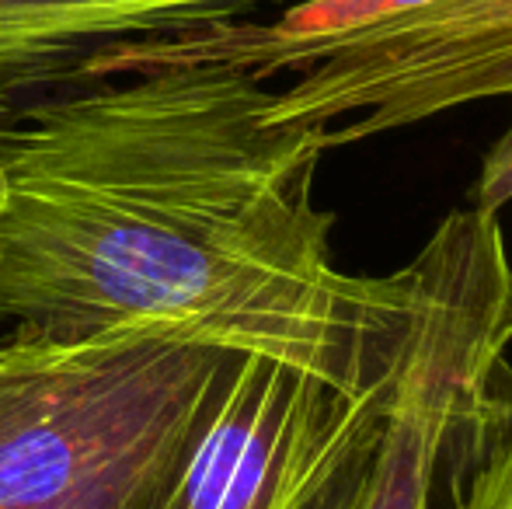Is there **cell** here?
<instances>
[{
	"instance_id": "1",
	"label": "cell",
	"mask_w": 512,
	"mask_h": 509,
	"mask_svg": "<svg viewBox=\"0 0 512 509\" xmlns=\"http://www.w3.org/2000/svg\"><path fill=\"white\" fill-rule=\"evenodd\" d=\"M223 60H157L35 109L0 147V321L119 328L265 356L335 391L387 384L405 286L349 276L314 203L328 126Z\"/></svg>"
},
{
	"instance_id": "2",
	"label": "cell",
	"mask_w": 512,
	"mask_h": 509,
	"mask_svg": "<svg viewBox=\"0 0 512 509\" xmlns=\"http://www.w3.org/2000/svg\"><path fill=\"white\" fill-rule=\"evenodd\" d=\"M237 353L119 328L0 342V509H161Z\"/></svg>"
},
{
	"instance_id": "3",
	"label": "cell",
	"mask_w": 512,
	"mask_h": 509,
	"mask_svg": "<svg viewBox=\"0 0 512 509\" xmlns=\"http://www.w3.org/2000/svg\"><path fill=\"white\" fill-rule=\"evenodd\" d=\"M405 332L352 509H436L446 454L495 415L512 346V258L499 213L460 206L405 269Z\"/></svg>"
},
{
	"instance_id": "4",
	"label": "cell",
	"mask_w": 512,
	"mask_h": 509,
	"mask_svg": "<svg viewBox=\"0 0 512 509\" xmlns=\"http://www.w3.org/2000/svg\"><path fill=\"white\" fill-rule=\"evenodd\" d=\"M182 60H223L258 81L304 70L276 95V119L328 126V147L512 98V0H432L321 42H265L248 21L189 35Z\"/></svg>"
},
{
	"instance_id": "5",
	"label": "cell",
	"mask_w": 512,
	"mask_h": 509,
	"mask_svg": "<svg viewBox=\"0 0 512 509\" xmlns=\"http://www.w3.org/2000/svg\"><path fill=\"white\" fill-rule=\"evenodd\" d=\"M384 394L241 356L161 509H307L373 440Z\"/></svg>"
},
{
	"instance_id": "6",
	"label": "cell",
	"mask_w": 512,
	"mask_h": 509,
	"mask_svg": "<svg viewBox=\"0 0 512 509\" xmlns=\"http://www.w3.org/2000/svg\"><path fill=\"white\" fill-rule=\"evenodd\" d=\"M290 0H0V147L129 49L206 35Z\"/></svg>"
},
{
	"instance_id": "7",
	"label": "cell",
	"mask_w": 512,
	"mask_h": 509,
	"mask_svg": "<svg viewBox=\"0 0 512 509\" xmlns=\"http://www.w3.org/2000/svg\"><path fill=\"white\" fill-rule=\"evenodd\" d=\"M432 0H297L272 25H251L265 42H321L377 21L398 18L405 11L425 7Z\"/></svg>"
},
{
	"instance_id": "8",
	"label": "cell",
	"mask_w": 512,
	"mask_h": 509,
	"mask_svg": "<svg viewBox=\"0 0 512 509\" xmlns=\"http://www.w3.org/2000/svg\"><path fill=\"white\" fill-rule=\"evenodd\" d=\"M478 464L460 485L450 509H512V405L495 408Z\"/></svg>"
},
{
	"instance_id": "9",
	"label": "cell",
	"mask_w": 512,
	"mask_h": 509,
	"mask_svg": "<svg viewBox=\"0 0 512 509\" xmlns=\"http://www.w3.org/2000/svg\"><path fill=\"white\" fill-rule=\"evenodd\" d=\"M512 199V123L485 154L478 171V182L471 189V206L485 213H499Z\"/></svg>"
},
{
	"instance_id": "10",
	"label": "cell",
	"mask_w": 512,
	"mask_h": 509,
	"mask_svg": "<svg viewBox=\"0 0 512 509\" xmlns=\"http://www.w3.org/2000/svg\"><path fill=\"white\" fill-rule=\"evenodd\" d=\"M373 436H377V433H373ZM370 443H366V447L359 450V454L352 457V461L345 464V468L338 471L335 478H331L328 489H324L307 509H352V499H356V485H359V471H363V461H366V454H370Z\"/></svg>"
}]
</instances>
